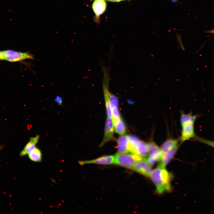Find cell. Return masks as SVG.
I'll return each mask as SVG.
<instances>
[{
  "instance_id": "obj_1",
  "label": "cell",
  "mask_w": 214,
  "mask_h": 214,
  "mask_svg": "<svg viewBox=\"0 0 214 214\" xmlns=\"http://www.w3.org/2000/svg\"><path fill=\"white\" fill-rule=\"evenodd\" d=\"M150 177L155 185L159 194L171 190V183L173 176L165 167L158 165L152 170Z\"/></svg>"
},
{
  "instance_id": "obj_2",
  "label": "cell",
  "mask_w": 214,
  "mask_h": 214,
  "mask_svg": "<svg viewBox=\"0 0 214 214\" xmlns=\"http://www.w3.org/2000/svg\"><path fill=\"white\" fill-rule=\"evenodd\" d=\"M114 157V164L130 169H132L137 161L144 159L136 154L119 152L117 153Z\"/></svg>"
},
{
  "instance_id": "obj_3",
  "label": "cell",
  "mask_w": 214,
  "mask_h": 214,
  "mask_svg": "<svg viewBox=\"0 0 214 214\" xmlns=\"http://www.w3.org/2000/svg\"><path fill=\"white\" fill-rule=\"evenodd\" d=\"M4 60L10 62L22 61L26 59H34V56L28 52H22L13 50L3 51Z\"/></svg>"
},
{
  "instance_id": "obj_4",
  "label": "cell",
  "mask_w": 214,
  "mask_h": 214,
  "mask_svg": "<svg viewBox=\"0 0 214 214\" xmlns=\"http://www.w3.org/2000/svg\"><path fill=\"white\" fill-rule=\"evenodd\" d=\"M102 69L103 73L102 86L107 115L108 117H112L111 109L108 95L109 83L110 68L103 66L102 67Z\"/></svg>"
},
{
  "instance_id": "obj_5",
  "label": "cell",
  "mask_w": 214,
  "mask_h": 214,
  "mask_svg": "<svg viewBox=\"0 0 214 214\" xmlns=\"http://www.w3.org/2000/svg\"><path fill=\"white\" fill-rule=\"evenodd\" d=\"M107 7L105 0H94L92 5V8L95 14L93 19L97 24L100 22V16L106 11Z\"/></svg>"
},
{
  "instance_id": "obj_6",
  "label": "cell",
  "mask_w": 214,
  "mask_h": 214,
  "mask_svg": "<svg viewBox=\"0 0 214 214\" xmlns=\"http://www.w3.org/2000/svg\"><path fill=\"white\" fill-rule=\"evenodd\" d=\"M194 122L189 121L182 125V130L181 137L182 142L194 138L195 134L194 131Z\"/></svg>"
},
{
  "instance_id": "obj_7",
  "label": "cell",
  "mask_w": 214,
  "mask_h": 214,
  "mask_svg": "<svg viewBox=\"0 0 214 214\" xmlns=\"http://www.w3.org/2000/svg\"><path fill=\"white\" fill-rule=\"evenodd\" d=\"M114 130L112 119L111 117H108L106 122L103 139L100 146H103L105 143L112 139L114 135Z\"/></svg>"
},
{
  "instance_id": "obj_8",
  "label": "cell",
  "mask_w": 214,
  "mask_h": 214,
  "mask_svg": "<svg viewBox=\"0 0 214 214\" xmlns=\"http://www.w3.org/2000/svg\"><path fill=\"white\" fill-rule=\"evenodd\" d=\"M132 169L147 177L150 176L152 171L151 167L144 159L137 161Z\"/></svg>"
},
{
  "instance_id": "obj_9",
  "label": "cell",
  "mask_w": 214,
  "mask_h": 214,
  "mask_svg": "<svg viewBox=\"0 0 214 214\" xmlns=\"http://www.w3.org/2000/svg\"><path fill=\"white\" fill-rule=\"evenodd\" d=\"M114 157L113 155H106L90 160L81 161L79 163L81 165L88 164H95L100 165L114 164Z\"/></svg>"
},
{
  "instance_id": "obj_10",
  "label": "cell",
  "mask_w": 214,
  "mask_h": 214,
  "mask_svg": "<svg viewBox=\"0 0 214 214\" xmlns=\"http://www.w3.org/2000/svg\"><path fill=\"white\" fill-rule=\"evenodd\" d=\"M148 153L157 161L161 160L164 153L157 145L153 141H150L147 144Z\"/></svg>"
},
{
  "instance_id": "obj_11",
  "label": "cell",
  "mask_w": 214,
  "mask_h": 214,
  "mask_svg": "<svg viewBox=\"0 0 214 214\" xmlns=\"http://www.w3.org/2000/svg\"><path fill=\"white\" fill-rule=\"evenodd\" d=\"M39 139L40 136L39 135L31 138L29 141L19 153L20 156L21 157L25 156L33 150L38 143Z\"/></svg>"
},
{
  "instance_id": "obj_12",
  "label": "cell",
  "mask_w": 214,
  "mask_h": 214,
  "mask_svg": "<svg viewBox=\"0 0 214 214\" xmlns=\"http://www.w3.org/2000/svg\"><path fill=\"white\" fill-rule=\"evenodd\" d=\"M179 147V146L177 145L172 149L164 153L160 160L161 162L159 165L162 167L165 168L166 165L173 158Z\"/></svg>"
},
{
  "instance_id": "obj_13",
  "label": "cell",
  "mask_w": 214,
  "mask_h": 214,
  "mask_svg": "<svg viewBox=\"0 0 214 214\" xmlns=\"http://www.w3.org/2000/svg\"><path fill=\"white\" fill-rule=\"evenodd\" d=\"M147 144L140 140L135 146L131 153L137 155L144 159L147 156Z\"/></svg>"
},
{
  "instance_id": "obj_14",
  "label": "cell",
  "mask_w": 214,
  "mask_h": 214,
  "mask_svg": "<svg viewBox=\"0 0 214 214\" xmlns=\"http://www.w3.org/2000/svg\"><path fill=\"white\" fill-rule=\"evenodd\" d=\"M128 136L122 135L117 141V148L119 152L128 153Z\"/></svg>"
},
{
  "instance_id": "obj_15",
  "label": "cell",
  "mask_w": 214,
  "mask_h": 214,
  "mask_svg": "<svg viewBox=\"0 0 214 214\" xmlns=\"http://www.w3.org/2000/svg\"><path fill=\"white\" fill-rule=\"evenodd\" d=\"M178 139H169L166 140L162 145L160 149L164 153H165L177 145Z\"/></svg>"
},
{
  "instance_id": "obj_16",
  "label": "cell",
  "mask_w": 214,
  "mask_h": 214,
  "mask_svg": "<svg viewBox=\"0 0 214 214\" xmlns=\"http://www.w3.org/2000/svg\"><path fill=\"white\" fill-rule=\"evenodd\" d=\"M29 159L31 161L36 162H41L42 159V154L40 150L35 147L33 150L28 154Z\"/></svg>"
},
{
  "instance_id": "obj_17",
  "label": "cell",
  "mask_w": 214,
  "mask_h": 214,
  "mask_svg": "<svg viewBox=\"0 0 214 214\" xmlns=\"http://www.w3.org/2000/svg\"><path fill=\"white\" fill-rule=\"evenodd\" d=\"M114 129L117 133L121 135L125 134L126 131L125 125L121 119L113 122Z\"/></svg>"
},
{
  "instance_id": "obj_18",
  "label": "cell",
  "mask_w": 214,
  "mask_h": 214,
  "mask_svg": "<svg viewBox=\"0 0 214 214\" xmlns=\"http://www.w3.org/2000/svg\"><path fill=\"white\" fill-rule=\"evenodd\" d=\"M198 117V115H193L191 113L187 114L182 112L181 114L180 118L181 125L189 121L195 122Z\"/></svg>"
},
{
  "instance_id": "obj_19",
  "label": "cell",
  "mask_w": 214,
  "mask_h": 214,
  "mask_svg": "<svg viewBox=\"0 0 214 214\" xmlns=\"http://www.w3.org/2000/svg\"><path fill=\"white\" fill-rule=\"evenodd\" d=\"M108 98L111 109L114 107H118V100L117 97L110 92L108 91Z\"/></svg>"
},
{
  "instance_id": "obj_20",
  "label": "cell",
  "mask_w": 214,
  "mask_h": 214,
  "mask_svg": "<svg viewBox=\"0 0 214 214\" xmlns=\"http://www.w3.org/2000/svg\"><path fill=\"white\" fill-rule=\"evenodd\" d=\"M194 138L195 140L214 148V141L209 140L197 136H195Z\"/></svg>"
},
{
  "instance_id": "obj_21",
  "label": "cell",
  "mask_w": 214,
  "mask_h": 214,
  "mask_svg": "<svg viewBox=\"0 0 214 214\" xmlns=\"http://www.w3.org/2000/svg\"><path fill=\"white\" fill-rule=\"evenodd\" d=\"M112 118L113 122L121 119L118 107H114L111 108Z\"/></svg>"
},
{
  "instance_id": "obj_22",
  "label": "cell",
  "mask_w": 214,
  "mask_h": 214,
  "mask_svg": "<svg viewBox=\"0 0 214 214\" xmlns=\"http://www.w3.org/2000/svg\"><path fill=\"white\" fill-rule=\"evenodd\" d=\"M145 160L151 167H152L157 161L154 158L150 155L147 157Z\"/></svg>"
},
{
  "instance_id": "obj_23",
  "label": "cell",
  "mask_w": 214,
  "mask_h": 214,
  "mask_svg": "<svg viewBox=\"0 0 214 214\" xmlns=\"http://www.w3.org/2000/svg\"><path fill=\"white\" fill-rule=\"evenodd\" d=\"M55 101L59 105L62 104V98L60 96H57L56 97Z\"/></svg>"
},
{
  "instance_id": "obj_24",
  "label": "cell",
  "mask_w": 214,
  "mask_h": 214,
  "mask_svg": "<svg viewBox=\"0 0 214 214\" xmlns=\"http://www.w3.org/2000/svg\"><path fill=\"white\" fill-rule=\"evenodd\" d=\"M4 60V58L2 51H0V61Z\"/></svg>"
},
{
  "instance_id": "obj_25",
  "label": "cell",
  "mask_w": 214,
  "mask_h": 214,
  "mask_svg": "<svg viewBox=\"0 0 214 214\" xmlns=\"http://www.w3.org/2000/svg\"><path fill=\"white\" fill-rule=\"evenodd\" d=\"M106 1H107L110 2H119L122 1L121 0H105Z\"/></svg>"
},
{
  "instance_id": "obj_26",
  "label": "cell",
  "mask_w": 214,
  "mask_h": 214,
  "mask_svg": "<svg viewBox=\"0 0 214 214\" xmlns=\"http://www.w3.org/2000/svg\"><path fill=\"white\" fill-rule=\"evenodd\" d=\"M208 32L210 33H214V30L209 31Z\"/></svg>"
},
{
  "instance_id": "obj_27",
  "label": "cell",
  "mask_w": 214,
  "mask_h": 214,
  "mask_svg": "<svg viewBox=\"0 0 214 214\" xmlns=\"http://www.w3.org/2000/svg\"><path fill=\"white\" fill-rule=\"evenodd\" d=\"M4 146L3 145L0 146V151L3 148Z\"/></svg>"
},
{
  "instance_id": "obj_28",
  "label": "cell",
  "mask_w": 214,
  "mask_h": 214,
  "mask_svg": "<svg viewBox=\"0 0 214 214\" xmlns=\"http://www.w3.org/2000/svg\"><path fill=\"white\" fill-rule=\"evenodd\" d=\"M172 1L174 3L177 2V0H172Z\"/></svg>"
},
{
  "instance_id": "obj_29",
  "label": "cell",
  "mask_w": 214,
  "mask_h": 214,
  "mask_svg": "<svg viewBox=\"0 0 214 214\" xmlns=\"http://www.w3.org/2000/svg\"><path fill=\"white\" fill-rule=\"evenodd\" d=\"M122 1H129L130 0H121Z\"/></svg>"
}]
</instances>
